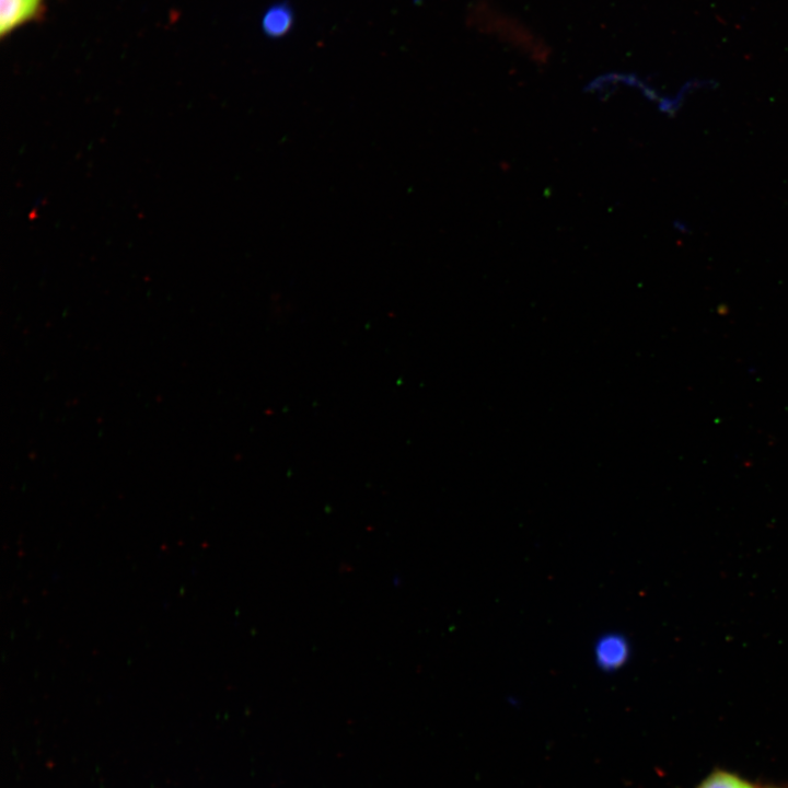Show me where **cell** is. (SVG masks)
Instances as JSON below:
<instances>
[{
	"mask_svg": "<svg viewBox=\"0 0 788 788\" xmlns=\"http://www.w3.org/2000/svg\"><path fill=\"white\" fill-rule=\"evenodd\" d=\"M45 0H1V36L12 33L23 24L36 19L43 11Z\"/></svg>",
	"mask_w": 788,
	"mask_h": 788,
	"instance_id": "6da1fadb",
	"label": "cell"
},
{
	"mask_svg": "<svg viewBox=\"0 0 788 788\" xmlns=\"http://www.w3.org/2000/svg\"><path fill=\"white\" fill-rule=\"evenodd\" d=\"M629 656V642L619 634H606L595 642V662L605 671L619 669L628 661Z\"/></svg>",
	"mask_w": 788,
	"mask_h": 788,
	"instance_id": "7a4b0ae2",
	"label": "cell"
},
{
	"mask_svg": "<svg viewBox=\"0 0 788 788\" xmlns=\"http://www.w3.org/2000/svg\"><path fill=\"white\" fill-rule=\"evenodd\" d=\"M294 23V12L290 3L281 1L271 4L263 14L262 28L273 39L286 36Z\"/></svg>",
	"mask_w": 788,
	"mask_h": 788,
	"instance_id": "3957f363",
	"label": "cell"
},
{
	"mask_svg": "<svg viewBox=\"0 0 788 788\" xmlns=\"http://www.w3.org/2000/svg\"><path fill=\"white\" fill-rule=\"evenodd\" d=\"M695 788H765L727 769L717 768L704 777Z\"/></svg>",
	"mask_w": 788,
	"mask_h": 788,
	"instance_id": "277c9868",
	"label": "cell"
},
{
	"mask_svg": "<svg viewBox=\"0 0 788 788\" xmlns=\"http://www.w3.org/2000/svg\"><path fill=\"white\" fill-rule=\"evenodd\" d=\"M765 788H788V787H765Z\"/></svg>",
	"mask_w": 788,
	"mask_h": 788,
	"instance_id": "5b68a950",
	"label": "cell"
}]
</instances>
